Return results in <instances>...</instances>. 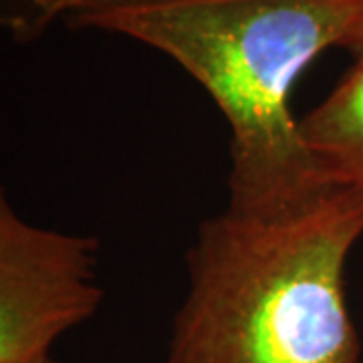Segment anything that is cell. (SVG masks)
<instances>
[{
  "instance_id": "6da1fadb",
  "label": "cell",
  "mask_w": 363,
  "mask_h": 363,
  "mask_svg": "<svg viewBox=\"0 0 363 363\" xmlns=\"http://www.w3.org/2000/svg\"><path fill=\"white\" fill-rule=\"evenodd\" d=\"M363 198L327 184L272 208H226L188 250L164 363H362L345 267Z\"/></svg>"
},
{
  "instance_id": "5b68a950",
  "label": "cell",
  "mask_w": 363,
  "mask_h": 363,
  "mask_svg": "<svg viewBox=\"0 0 363 363\" xmlns=\"http://www.w3.org/2000/svg\"><path fill=\"white\" fill-rule=\"evenodd\" d=\"M109 0H0V28L16 43L40 39L49 26Z\"/></svg>"
},
{
  "instance_id": "7a4b0ae2",
  "label": "cell",
  "mask_w": 363,
  "mask_h": 363,
  "mask_svg": "<svg viewBox=\"0 0 363 363\" xmlns=\"http://www.w3.org/2000/svg\"><path fill=\"white\" fill-rule=\"evenodd\" d=\"M362 13L363 0H109L63 23L140 40L188 71L230 128L228 204L272 208L331 184L291 93Z\"/></svg>"
},
{
  "instance_id": "8992f818",
  "label": "cell",
  "mask_w": 363,
  "mask_h": 363,
  "mask_svg": "<svg viewBox=\"0 0 363 363\" xmlns=\"http://www.w3.org/2000/svg\"><path fill=\"white\" fill-rule=\"evenodd\" d=\"M339 47L345 49V51L353 52V55H357V57H363V13L359 14V18L353 23V26L350 28V33L343 37Z\"/></svg>"
},
{
  "instance_id": "3957f363",
  "label": "cell",
  "mask_w": 363,
  "mask_h": 363,
  "mask_svg": "<svg viewBox=\"0 0 363 363\" xmlns=\"http://www.w3.org/2000/svg\"><path fill=\"white\" fill-rule=\"evenodd\" d=\"M99 240L28 222L0 182V363H33L99 311Z\"/></svg>"
},
{
  "instance_id": "277c9868",
  "label": "cell",
  "mask_w": 363,
  "mask_h": 363,
  "mask_svg": "<svg viewBox=\"0 0 363 363\" xmlns=\"http://www.w3.org/2000/svg\"><path fill=\"white\" fill-rule=\"evenodd\" d=\"M298 125L325 178L363 198V57Z\"/></svg>"
},
{
  "instance_id": "52a82bcc",
  "label": "cell",
  "mask_w": 363,
  "mask_h": 363,
  "mask_svg": "<svg viewBox=\"0 0 363 363\" xmlns=\"http://www.w3.org/2000/svg\"><path fill=\"white\" fill-rule=\"evenodd\" d=\"M33 363H57L55 359H52V355H45V357H40V359H37V362Z\"/></svg>"
}]
</instances>
